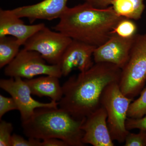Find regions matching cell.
Masks as SVG:
<instances>
[{"instance_id": "obj_5", "label": "cell", "mask_w": 146, "mask_h": 146, "mask_svg": "<svg viewBox=\"0 0 146 146\" xmlns=\"http://www.w3.org/2000/svg\"><path fill=\"white\" fill-rule=\"evenodd\" d=\"M133 100L123 94L118 82L110 84L104 89L100 102L107 112L108 126L113 141L125 143L129 132L125 127L128 110Z\"/></svg>"}, {"instance_id": "obj_16", "label": "cell", "mask_w": 146, "mask_h": 146, "mask_svg": "<svg viewBox=\"0 0 146 146\" xmlns=\"http://www.w3.org/2000/svg\"><path fill=\"white\" fill-rule=\"evenodd\" d=\"M21 45L13 36L0 37V68L5 67L14 59L20 52Z\"/></svg>"}, {"instance_id": "obj_14", "label": "cell", "mask_w": 146, "mask_h": 146, "mask_svg": "<svg viewBox=\"0 0 146 146\" xmlns=\"http://www.w3.org/2000/svg\"><path fill=\"white\" fill-rule=\"evenodd\" d=\"M59 78L46 75L35 78L25 79L32 94L39 97H48L51 101L58 102L63 96L62 86L59 83Z\"/></svg>"}, {"instance_id": "obj_13", "label": "cell", "mask_w": 146, "mask_h": 146, "mask_svg": "<svg viewBox=\"0 0 146 146\" xmlns=\"http://www.w3.org/2000/svg\"><path fill=\"white\" fill-rule=\"evenodd\" d=\"M11 10L0 9V37L13 36L21 46L35 33L45 27L43 23L27 25Z\"/></svg>"}, {"instance_id": "obj_4", "label": "cell", "mask_w": 146, "mask_h": 146, "mask_svg": "<svg viewBox=\"0 0 146 146\" xmlns=\"http://www.w3.org/2000/svg\"><path fill=\"white\" fill-rule=\"evenodd\" d=\"M146 82V33L136 34L127 62L121 69L119 86L125 96L134 99Z\"/></svg>"}, {"instance_id": "obj_6", "label": "cell", "mask_w": 146, "mask_h": 146, "mask_svg": "<svg viewBox=\"0 0 146 146\" xmlns=\"http://www.w3.org/2000/svg\"><path fill=\"white\" fill-rule=\"evenodd\" d=\"M4 74L9 77L26 79L39 75L53 76L59 78L62 76L59 65L48 64L39 53L24 48L6 66Z\"/></svg>"}, {"instance_id": "obj_19", "label": "cell", "mask_w": 146, "mask_h": 146, "mask_svg": "<svg viewBox=\"0 0 146 146\" xmlns=\"http://www.w3.org/2000/svg\"><path fill=\"white\" fill-rule=\"evenodd\" d=\"M13 127L11 123L1 120L0 122V146H11V133Z\"/></svg>"}, {"instance_id": "obj_20", "label": "cell", "mask_w": 146, "mask_h": 146, "mask_svg": "<svg viewBox=\"0 0 146 146\" xmlns=\"http://www.w3.org/2000/svg\"><path fill=\"white\" fill-rule=\"evenodd\" d=\"M125 146H146V131L140 130L139 133L129 132L126 137Z\"/></svg>"}, {"instance_id": "obj_18", "label": "cell", "mask_w": 146, "mask_h": 146, "mask_svg": "<svg viewBox=\"0 0 146 146\" xmlns=\"http://www.w3.org/2000/svg\"><path fill=\"white\" fill-rule=\"evenodd\" d=\"M137 30V26L132 20L123 18L117 24L112 33L123 38H129L136 35Z\"/></svg>"}, {"instance_id": "obj_11", "label": "cell", "mask_w": 146, "mask_h": 146, "mask_svg": "<svg viewBox=\"0 0 146 146\" xmlns=\"http://www.w3.org/2000/svg\"><path fill=\"white\" fill-rule=\"evenodd\" d=\"M105 109L101 106L84 120L81 128L84 132L82 142L94 146H114L110 133Z\"/></svg>"}, {"instance_id": "obj_23", "label": "cell", "mask_w": 146, "mask_h": 146, "mask_svg": "<svg viewBox=\"0 0 146 146\" xmlns=\"http://www.w3.org/2000/svg\"><path fill=\"white\" fill-rule=\"evenodd\" d=\"M125 127L127 130L133 129L146 131V115L143 117H127L125 122Z\"/></svg>"}, {"instance_id": "obj_24", "label": "cell", "mask_w": 146, "mask_h": 146, "mask_svg": "<svg viewBox=\"0 0 146 146\" xmlns=\"http://www.w3.org/2000/svg\"><path fill=\"white\" fill-rule=\"evenodd\" d=\"M97 8L104 9L112 5L113 0H81Z\"/></svg>"}, {"instance_id": "obj_7", "label": "cell", "mask_w": 146, "mask_h": 146, "mask_svg": "<svg viewBox=\"0 0 146 146\" xmlns=\"http://www.w3.org/2000/svg\"><path fill=\"white\" fill-rule=\"evenodd\" d=\"M73 39L45 26L31 36L24 48L38 52L47 63L59 65L62 56Z\"/></svg>"}, {"instance_id": "obj_2", "label": "cell", "mask_w": 146, "mask_h": 146, "mask_svg": "<svg viewBox=\"0 0 146 146\" xmlns=\"http://www.w3.org/2000/svg\"><path fill=\"white\" fill-rule=\"evenodd\" d=\"M123 18L115 13L112 6L97 8L84 2L67 7L52 28L73 40L97 47L110 38Z\"/></svg>"}, {"instance_id": "obj_21", "label": "cell", "mask_w": 146, "mask_h": 146, "mask_svg": "<svg viewBox=\"0 0 146 146\" xmlns=\"http://www.w3.org/2000/svg\"><path fill=\"white\" fill-rule=\"evenodd\" d=\"M42 141L35 138H29V140L16 134L12 135L11 146H41Z\"/></svg>"}, {"instance_id": "obj_3", "label": "cell", "mask_w": 146, "mask_h": 146, "mask_svg": "<svg viewBox=\"0 0 146 146\" xmlns=\"http://www.w3.org/2000/svg\"><path fill=\"white\" fill-rule=\"evenodd\" d=\"M84 119H76L59 108H39L29 120L22 122V126L29 138L41 141L57 138L68 146H83L84 132L81 127Z\"/></svg>"}, {"instance_id": "obj_8", "label": "cell", "mask_w": 146, "mask_h": 146, "mask_svg": "<svg viewBox=\"0 0 146 146\" xmlns=\"http://www.w3.org/2000/svg\"><path fill=\"white\" fill-rule=\"evenodd\" d=\"M0 87L9 94L16 102L18 110L21 114L22 122L30 119L35 110L43 107L58 108V102L51 101L50 103L40 102L34 100L27 84L21 78H10L0 80Z\"/></svg>"}, {"instance_id": "obj_9", "label": "cell", "mask_w": 146, "mask_h": 146, "mask_svg": "<svg viewBox=\"0 0 146 146\" xmlns=\"http://www.w3.org/2000/svg\"><path fill=\"white\" fill-rule=\"evenodd\" d=\"M135 36L125 38L112 34L105 43L95 49L94 62L112 63L121 69L127 62Z\"/></svg>"}, {"instance_id": "obj_25", "label": "cell", "mask_w": 146, "mask_h": 146, "mask_svg": "<svg viewBox=\"0 0 146 146\" xmlns=\"http://www.w3.org/2000/svg\"><path fill=\"white\" fill-rule=\"evenodd\" d=\"M41 146H68L64 141L57 138H48L42 141Z\"/></svg>"}, {"instance_id": "obj_15", "label": "cell", "mask_w": 146, "mask_h": 146, "mask_svg": "<svg viewBox=\"0 0 146 146\" xmlns=\"http://www.w3.org/2000/svg\"><path fill=\"white\" fill-rule=\"evenodd\" d=\"M112 6L118 16L139 20L145 8L143 0H113Z\"/></svg>"}, {"instance_id": "obj_1", "label": "cell", "mask_w": 146, "mask_h": 146, "mask_svg": "<svg viewBox=\"0 0 146 146\" xmlns=\"http://www.w3.org/2000/svg\"><path fill=\"white\" fill-rule=\"evenodd\" d=\"M121 69L112 63H95L87 70L70 77L62 86L59 108L74 119L82 120L101 106L100 98L110 84L119 83Z\"/></svg>"}, {"instance_id": "obj_17", "label": "cell", "mask_w": 146, "mask_h": 146, "mask_svg": "<svg viewBox=\"0 0 146 146\" xmlns=\"http://www.w3.org/2000/svg\"><path fill=\"white\" fill-rule=\"evenodd\" d=\"M137 99L131 103L127 112V117H143L146 115V87L143 89Z\"/></svg>"}, {"instance_id": "obj_10", "label": "cell", "mask_w": 146, "mask_h": 146, "mask_svg": "<svg viewBox=\"0 0 146 146\" xmlns=\"http://www.w3.org/2000/svg\"><path fill=\"white\" fill-rule=\"evenodd\" d=\"M97 47L72 40L62 56L59 65L62 76H67L74 70H87L94 65L93 54Z\"/></svg>"}, {"instance_id": "obj_12", "label": "cell", "mask_w": 146, "mask_h": 146, "mask_svg": "<svg viewBox=\"0 0 146 146\" xmlns=\"http://www.w3.org/2000/svg\"><path fill=\"white\" fill-rule=\"evenodd\" d=\"M68 0H43L34 4L11 9L20 18H26L32 23L36 20L51 21L59 19L67 6Z\"/></svg>"}, {"instance_id": "obj_22", "label": "cell", "mask_w": 146, "mask_h": 146, "mask_svg": "<svg viewBox=\"0 0 146 146\" xmlns=\"http://www.w3.org/2000/svg\"><path fill=\"white\" fill-rule=\"evenodd\" d=\"M18 110L16 102L12 97L7 98L0 95V118L11 110Z\"/></svg>"}]
</instances>
